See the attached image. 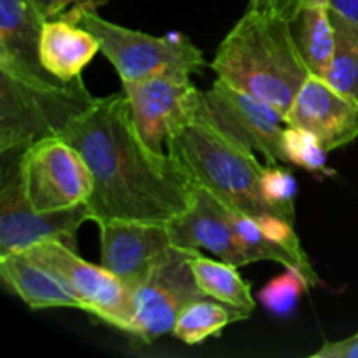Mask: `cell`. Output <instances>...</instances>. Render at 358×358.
<instances>
[{"label": "cell", "instance_id": "cell-5", "mask_svg": "<svg viewBox=\"0 0 358 358\" xmlns=\"http://www.w3.org/2000/svg\"><path fill=\"white\" fill-rule=\"evenodd\" d=\"M63 16L90 30L100 41V52L114 65L122 83L164 73L191 76L206 66L201 49L182 34L154 37L145 31L112 23L84 3Z\"/></svg>", "mask_w": 358, "mask_h": 358}, {"label": "cell", "instance_id": "cell-3", "mask_svg": "<svg viewBox=\"0 0 358 358\" xmlns=\"http://www.w3.org/2000/svg\"><path fill=\"white\" fill-rule=\"evenodd\" d=\"M166 149L196 185L206 189L231 212L255 222L271 215L282 217L262 196L266 166L259 163L254 150L238 145L201 119H192L171 133Z\"/></svg>", "mask_w": 358, "mask_h": 358}, {"label": "cell", "instance_id": "cell-7", "mask_svg": "<svg viewBox=\"0 0 358 358\" xmlns=\"http://www.w3.org/2000/svg\"><path fill=\"white\" fill-rule=\"evenodd\" d=\"M194 119L213 126L238 145L262 154L268 164L287 163L283 150L285 115L268 101L238 90L220 77L210 90L199 93Z\"/></svg>", "mask_w": 358, "mask_h": 358}, {"label": "cell", "instance_id": "cell-24", "mask_svg": "<svg viewBox=\"0 0 358 358\" xmlns=\"http://www.w3.org/2000/svg\"><path fill=\"white\" fill-rule=\"evenodd\" d=\"M283 150L287 163L308 171H325L327 168V149L313 133L303 128L287 126L283 131Z\"/></svg>", "mask_w": 358, "mask_h": 358}, {"label": "cell", "instance_id": "cell-8", "mask_svg": "<svg viewBox=\"0 0 358 358\" xmlns=\"http://www.w3.org/2000/svg\"><path fill=\"white\" fill-rule=\"evenodd\" d=\"M24 149L2 152L0 171V255L24 252L44 240H59L69 247L86 220V203L66 210L37 212L30 205L21 180V154Z\"/></svg>", "mask_w": 358, "mask_h": 358}, {"label": "cell", "instance_id": "cell-4", "mask_svg": "<svg viewBox=\"0 0 358 358\" xmlns=\"http://www.w3.org/2000/svg\"><path fill=\"white\" fill-rule=\"evenodd\" d=\"M94 100L80 76L34 80L0 72V152L59 136Z\"/></svg>", "mask_w": 358, "mask_h": 358}, {"label": "cell", "instance_id": "cell-28", "mask_svg": "<svg viewBox=\"0 0 358 358\" xmlns=\"http://www.w3.org/2000/svg\"><path fill=\"white\" fill-rule=\"evenodd\" d=\"M329 9L358 24V0H329Z\"/></svg>", "mask_w": 358, "mask_h": 358}, {"label": "cell", "instance_id": "cell-12", "mask_svg": "<svg viewBox=\"0 0 358 358\" xmlns=\"http://www.w3.org/2000/svg\"><path fill=\"white\" fill-rule=\"evenodd\" d=\"M287 126L313 133L327 152L358 138V103L325 79L310 76L285 114Z\"/></svg>", "mask_w": 358, "mask_h": 358}, {"label": "cell", "instance_id": "cell-20", "mask_svg": "<svg viewBox=\"0 0 358 358\" xmlns=\"http://www.w3.org/2000/svg\"><path fill=\"white\" fill-rule=\"evenodd\" d=\"M229 213L234 231H236L238 241H240L241 250H243L245 259H247V264L259 261H273L282 264L283 268H299L306 273L313 287L320 285L322 280L318 278L317 271L311 266L308 255L296 254L294 250L287 248L285 245L271 240L268 234H264V231L261 229V226L255 220L248 219V217L241 215V213L231 212V210Z\"/></svg>", "mask_w": 358, "mask_h": 358}, {"label": "cell", "instance_id": "cell-1", "mask_svg": "<svg viewBox=\"0 0 358 358\" xmlns=\"http://www.w3.org/2000/svg\"><path fill=\"white\" fill-rule=\"evenodd\" d=\"M93 175V222L168 224L192 206L196 184L170 154L154 152L136 129L126 93L96 98L62 133Z\"/></svg>", "mask_w": 358, "mask_h": 358}, {"label": "cell", "instance_id": "cell-6", "mask_svg": "<svg viewBox=\"0 0 358 358\" xmlns=\"http://www.w3.org/2000/svg\"><path fill=\"white\" fill-rule=\"evenodd\" d=\"M21 254L48 269L79 303L80 310L117 331H133V290L107 268L84 261L59 240H44Z\"/></svg>", "mask_w": 358, "mask_h": 358}, {"label": "cell", "instance_id": "cell-17", "mask_svg": "<svg viewBox=\"0 0 358 358\" xmlns=\"http://www.w3.org/2000/svg\"><path fill=\"white\" fill-rule=\"evenodd\" d=\"M0 278L10 292L34 310L79 308L72 294L48 269L21 252L0 255Z\"/></svg>", "mask_w": 358, "mask_h": 358}, {"label": "cell", "instance_id": "cell-21", "mask_svg": "<svg viewBox=\"0 0 358 358\" xmlns=\"http://www.w3.org/2000/svg\"><path fill=\"white\" fill-rule=\"evenodd\" d=\"M250 313L240 308L212 299L194 301L182 310L171 334L184 341L185 345H201L212 336H219L224 327L233 322L247 320Z\"/></svg>", "mask_w": 358, "mask_h": 358}, {"label": "cell", "instance_id": "cell-10", "mask_svg": "<svg viewBox=\"0 0 358 358\" xmlns=\"http://www.w3.org/2000/svg\"><path fill=\"white\" fill-rule=\"evenodd\" d=\"M21 180L37 212L83 205L93 192V175L79 150L62 136L41 140L21 154Z\"/></svg>", "mask_w": 358, "mask_h": 358}, {"label": "cell", "instance_id": "cell-19", "mask_svg": "<svg viewBox=\"0 0 358 358\" xmlns=\"http://www.w3.org/2000/svg\"><path fill=\"white\" fill-rule=\"evenodd\" d=\"M191 264L196 282L206 296L248 313L254 311L255 299L250 285L240 276L238 266L226 261H213L201 255V252H196Z\"/></svg>", "mask_w": 358, "mask_h": 358}, {"label": "cell", "instance_id": "cell-26", "mask_svg": "<svg viewBox=\"0 0 358 358\" xmlns=\"http://www.w3.org/2000/svg\"><path fill=\"white\" fill-rule=\"evenodd\" d=\"M310 6H329V0H250V9L266 10L292 21L297 14Z\"/></svg>", "mask_w": 358, "mask_h": 358}, {"label": "cell", "instance_id": "cell-11", "mask_svg": "<svg viewBox=\"0 0 358 358\" xmlns=\"http://www.w3.org/2000/svg\"><path fill=\"white\" fill-rule=\"evenodd\" d=\"M189 77L164 73L122 83L136 129L154 152L166 154V142L171 133L194 119L201 90Z\"/></svg>", "mask_w": 358, "mask_h": 358}, {"label": "cell", "instance_id": "cell-16", "mask_svg": "<svg viewBox=\"0 0 358 358\" xmlns=\"http://www.w3.org/2000/svg\"><path fill=\"white\" fill-rule=\"evenodd\" d=\"M101 51V44L90 30L65 16L45 20L38 42L41 63L59 80L79 77L91 59Z\"/></svg>", "mask_w": 358, "mask_h": 358}, {"label": "cell", "instance_id": "cell-25", "mask_svg": "<svg viewBox=\"0 0 358 358\" xmlns=\"http://www.w3.org/2000/svg\"><path fill=\"white\" fill-rule=\"evenodd\" d=\"M262 196L266 201L289 222L296 220V194L297 182L287 168L280 164H268L261 178Z\"/></svg>", "mask_w": 358, "mask_h": 358}, {"label": "cell", "instance_id": "cell-27", "mask_svg": "<svg viewBox=\"0 0 358 358\" xmlns=\"http://www.w3.org/2000/svg\"><path fill=\"white\" fill-rule=\"evenodd\" d=\"M313 358H358V332L341 341H327L318 352H315Z\"/></svg>", "mask_w": 358, "mask_h": 358}, {"label": "cell", "instance_id": "cell-22", "mask_svg": "<svg viewBox=\"0 0 358 358\" xmlns=\"http://www.w3.org/2000/svg\"><path fill=\"white\" fill-rule=\"evenodd\" d=\"M334 27V59L325 80L358 103V24L331 10Z\"/></svg>", "mask_w": 358, "mask_h": 358}, {"label": "cell", "instance_id": "cell-29", "mask_svg": "<svg viewBox=\"0 0 358 358\" xmlns=\"http://www.w3.org/2000/svg\"><path fill=\"white\" fill-rule=\"evenodd\" d=\"M31 2H34L49 20V17L59 16L73 0H31Z\"/></svg>", "mask_w": 358, "mask_h": 358}, {"label": "cell", "instance_id": "cell-9", "mask_svg": "<svg viewBox=\"0 0 358 358\" xmlns=\"http://www.w3.org/2000/svg\"><path fill=\"white\" fill-rule=\"evenodd\" d=\"M194 248L171 245L150 268L145 278L133 287V331L143 343H154L173 332L184 308L194 301L208 299L192 271Z\"/></svg>", "mask_w": 358, "mask_h": 358}, {"label": "cell", "instance_id": "cell-18", "mask_svg": "<svg viewBox=\"0 0 358 358\" xmlns=\"http://www.w3.org/2000/svg\"><path fill=\"white\" fill-rule=\"evenodd\" d=\"M294 37L311 76L325 79L334 59L336 37L329 6H310L292 21Z\"/></svg>", "mask_w": 358, "mask_h": 358}, {"label": "cell", "instance_id": "cell-2", "mask_svg": "<svg viewBox=\"0 0 358 358\" xmlns=\"http://www.w3.org/2000/svg\"><path fill=\"white\" fill-rule=\"evenodd\" d=\"M210 66L217 77L268 101L283 115L311 76L292 23L250 7L222 38Z\"/></svg>", "mask_w": 358, "mask_h": 358}, {"label": "cell", "instance_id": "cell-13", "mask_svg": "<svg viewBox=\"0 0 358 358\" xmlns=\"http://www.w3.org/2000/svg\"><path fill=\"white\" fill-rule=\"evenodd\" d=\"M100 227L101 266L135 287L171 247L166 224L107 220Z\"/></svg>", "mask_w": 358, "mask_h": 358}, {"label": "cell", "instance_id": "cell-14", "mask_svg": "<svg viewBox=\"0 0 358 358\" xmlns=\"http://www.w3.org/2000/svg\"><path fill=\"white\" fill-rule=\"evenodd\" d=\"M166 227L173 247L194 250L206 248L220 261L238 268L247 266L229 210L199 185H196V198L191 208L170 220Z\"/></svg>", "mask_w": 358, "mask_h": 358}, {"label": "cell", "instance_id": "cell-23", "mask_svg": "<svg viewBox=\"0 0 358 358\" xmlns=\"http://www.w3.org/2000/svg\"><path fill=\"white\" fill-rule=\"evenodd\" d=\"M313 287L306 273L299 268H285L282 275L269 280L257 294L266 310L276 317H290L296 311L301 296Z\"/></svg>", "mask_w": 358, "mask_h": 358}, {"label": "cell", "instance_id": "cell-15", "mask_svg": "<svg viewBox=\"0 0 358 358\" xmlns=\"http://www.w3.org/2000/svg\"><path fill=\"white\" fill-rule=\"evenodd\" d=\"M45 20L31 0H0V72L21 79H58L42 66L38 56Z\"/></svg>", "mask_w": 358, "mask_h": 358}]
</instances>
